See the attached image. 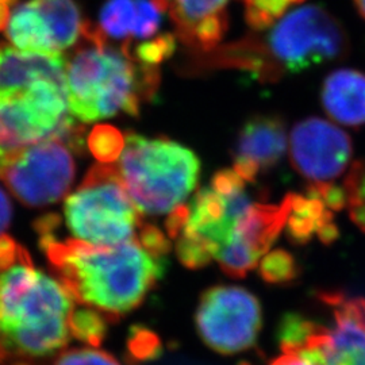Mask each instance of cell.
<instances>
[{"instance_id": "obj_1", "label": "cell", "mask_w": 365, "mask_h": 365, "mask_svg": "<svg viewBox=\"0 0 365 365\" xmlns=\"http://www.w3.org/2000/svg\"><path fill=\"white\" fill-rule=\"evenodd\" d=\"M58 225L56 215L36 223L54 276L76 303L98 310L108 321L140 306L167 271V255L146 248L138 235L114 247H95L73 238L60 240Z\"/></svg>"}, {"instance_id": "obj_2", "label": "cell", "mask_w": 365, "mask_h": 365, "mask_svg": "<svg viewBox=\"0 0 365 365\" xmlns=\"http://www.w3.org/2000/svg\"><path fill=\"white\" fill-rule=\"evenodd\" d=\"M75 304L56 276L36 268L26 249L0 235V365H36L63 351Z\"/></svg>"}, {"instance_id": "obj_3", "label": "cell", "mask_w": 365, "mask_h": 365, "mask_svg": "<svg viewBox=\"0 0 365 365\" xmlns=\"http://www.w3.org/2000/svg\"><path fill=\"white\" fill-rule=\"evenodd\" d=\"M265 36H249L218 53L220 63L253 75L262 83H276L315 66L348 57L349 36L339 19L317 4L288 13Z\"/></svg>"}, {"instance_id": "obj_4", "label": "cell", "mask_w": 365, "mask_h": 365, "mask_svg": "<svg viewBox=\"0 0 365 365\" xmlns=\"http://www.w3.org/2000/svg\"><path fill=\"white\" fill-rule=\"evenodd\" d=\"M81 41L66 64L69 114L84 123L119 114L138 115L141 103L156 93L157 66L137 61L88 22Z\"/></svg>"}, {"instance_id": "obj_5", "label": "cell", "mask_w": 365, "mask_h": 365, "mask_svg": "<svg viewBox=\"0 0 365 365\" xmlns=\"http://www.w3.org/2000/svg\"><path fill=\"white\" fill-rule=\"evenodd\" d=\"M128 194L144 214H168L195 190L200 161L184 145L168 138L125 134L117 165Z\"/></svg>"}, {"instance_id": "obj_6", "label": "cell", "mask_w": 365, "mask_h": 365, "mask_svg": "<svg viewBox=\"0 0 365 365\" xmlns=\"http://www.w3.org/2000/svg\"><path fill=\"white\" fill-rule=\"evenodd\" d=\"M235 170L217 172L188 206L170 212L167 230L187 268H202L229 245L238 220L255 203L248 185Z\"/></svg>"}, {"instance_id": "obj_7", "label": "cell", "mask_w": 365, "mask_h": 365, "mask_svg": "<svg viewBox=\"0 0 365 365\" xmlns=\"http://www.w3.org/2000/svg\"><path fill=\"white\" fill-rule=\"evenodd\" d=\"M140 212L113 163L93 165L64 203V220L73 240L95 247L135 238L143 227Z\"/></svg>"}, {"instance_id": "obj_8", "label": "cell", "mask_w": 365, "mask_h": 365, "mask_svg": "<svg viewBox=\"0 0 365 365\" xmlns=\"http://www.w3.org/2000/svg\"><path fill=\"white\" fill-rule=\"evenodd\" d=\"M66 84L39 80L0 92V165L14 153L52 138L83 144V129L69 114Z\"/></svg>"}, {"instance_id": "obj_9", "label": "cell", "mask_w": 365, "mask_h": 365, "mask_svg": "<svg viewBox=\"0 0 365 365\" xmlns=\"http://www.w3.org/2000/svg\"><path fill=\"white\" fill-rule=\"evenodd\" d=\"M75 149L78 146L64 138L31 145L3 161L0 180L25 206L56 203L68 194L75 179Z\"/></svg>"}, {"instance_id": "obj_10", "label": "cell", "mask_w": 365, "mask_h": 365, "mask_svg": "<svg viewBox=\"0 0 365 365\" xmlns=\"http://www.w3.org/2000/svg\"><path fill=\"white\" fill-rule=\"evenodd\" d=\"M195 321L207 346L222 354H235L256 344L262 314L259 300L245 288L217 286L202 295Z\"/></svg>"}, {"instance_id": "obj_11", "label": "cell", "mask_w": 365, "mask_h": 365, "mask_svg": "<svg viewBox=\"0 0 365 365\" xmlns=\"http://www.w3.org/2000/svg\"><path fill=\"white\" fill-rule=\"evenodd\" d=\"M86 25L73 0H29L14 9L6 36L22 52L63 54L81 39Z\"/></svg>"}, {"instance_id": "obj_12", "label": "cell", "mask_w": 365, "mask_h": 365, "mask_svg": "<svg viewBox=\"0 0 365 365\" xmlns=\"http://www.w3.org/2000/svg\"><path fill=\"white\" fill-rule=\"evenodd\" d=\"M352 155L351 137L333 122L307 118L292 128L289 158L310 185L334 184L349 168Z\"/></svg>"}, {"instance_id": "obj_13", "label": "cell", "mask_w": 365, "mask_h": 365, "mask_svg": "<svg viewBox=\"0 0 365 365\" xmlns=\"http://www.w3.org/2000/svg\"><path fill=\"white\" fill-rule=\"evenodd\" d=\"M287 210V197L279 205L253 203L237 222L229 245L215 259L222 271L230 277H244L253 271L286 227Z\"/></svg>"}, {"instance_id": "obj_14", "label": "cell", "mask_w": 365, "mask_h": 365, "mask_svg": "<svg viewBox=\"0 0 365 365\" xmlns=\"http://www.w3.org/2000/svg\"><path fill=\"white\" fill-rule=\"evenodd\" d=\"M319 300L330 309L333 327L303 351L315 353L324 365H365L364 298L322 291Z\"/></svg>"}, {"instance_id": "obj_15", "label": "cell", "mask_w": 365, "mask_h": 365, "mask_svg": "<svg viewBox=\"0 0 365 365\" xmlns=\"http://www.w3.org/2000/svg\"><path fill=\"white\" fill-rule=\"evenodd\" d=\"M287 149L284 119L276 114L249 118L238 131L233 170L250 184L282 161Z\"/></svg>"}, {"instance_id": "obj_16", "label": "cell", "mask_w": 365, "mask_h": 365, "mask_svg": "<svg viewBox=\"0 0 365 365\" xmlns=\"http://www.w3.org/2000/svg\"><path fill=\"white\" fill-rule=\"evenodd\" d=\"M165 14L168 0H107L98 29L105 38L120 41L119 46L129 49L138 39L156 38Z\"/></svg>"}, {"instance_id": "obj_17", "label": "cell", "mask_w": 365, "mask_h": 365, "mask_svg": "<svg viewBox=\"0 0 365 365\" xmlns=\"http://www.w3.org/2000/svg\"><path fill=\"white\" fill-rule=\"evenodd\" d=\"M170 16L180 38L200 51H212L227 26L229 0H168Z\"/></svg>"}, {"instance_id": "obj_18", "label": "cell", "mask_w": 365, "mask_h": 365, "mask_svg": "<svg viewBox=\"0 0 365 365\" xmlns=\"http://www.w3.org/2000/svg\"><path fill=\"white\" fill-rule=\"evenodd\" d=\"M287 221L284 230L294 244L303 245L318 238L331 244L339 238V226L334 221V210L327 206L324 197L309 185L304 194H288Z\"/></svg>"}, {"instance_id": "obj_19", "label": "cell", "mask_w": 365, "mask_h": 365, "mask_svg": "<svg viewBox=\"0 0 365 365\" xmlns=\"http://www.w3.org/2000/svg\"><path fill=\"white\" fill-rule=\"evenodd\" d=\"M66 64L63 54L22 52L0 45V92L19 90L39 80L66 83Z\"/></svg>"}, {"instance_id": "obj_20", "label": "cell", "mask_w": 365, "mask_h": 365, "mask_svg": "<svg viewBox=\"0 0 365 365\" xmlns=\"http://www.w3.org/2000/svg\"><path fill=\"white\" fill-rule=\"evenodd\" d=\"M321 103L333 120L349 128L365 125V73L339 68L327 75L321 88Z\"/></svg>"}, {"instance_id": "obj_21", "label": "cell", "mask_w": 365, "mask_h": 365, "mask_svg": "<svg viewBox=\"0 0 365 365\" xmlns=\"http://www.w3.org/2000/svg\"><path fill=\"white\" fill-rule=\"evenodd\" d=\"M244 7V15L248 26L256 33L265 31L274 26L289 9L295 0H240Z\"/></svg>"}, {"instance_id": "obj_22", "label": "cell", "mask_w": 365, "mask_h": 365, "mask_svg": "<svg viewBox=\"0 0 365 365\" xmlns=\"http://www.w3.org/2000/svg\"><path fill=\"white\" fill-rule=\"evenodd\" d=\"M69 330L73 339L96 348L105 339L107 317L91 307L73 309L69 318Z\"/></svg>"}, {"instance_id": "obj_23", "label": "cell", "mask_w": 365, "mask_h": 365, "mask_svg": "<svg viewBox=\"0 0 365 365\" xmlns=\"http://www.w3.org/2000/svg\"><path fill=\"white\" fill-rule=\"evenodd\" d=\"M297 259L284 249H276L264 256L260 262V276L269 284L286 286L299 277Z\"/></svg>"}, {"instance_id": "obj_24", "label": "cell", "mask_w": 365, "mask_h": 365, "mask_svg": "<svg viewBox=\"0 0 365 365\" xmlns=\"http://www.w3.org/2000/svg\"><path fill=\"white\" fill-rule=\"evenodd\" d=\"M344 191L349 217L357 227L365 232V163H353L344 180Z\"/></svg>"}, {"instance_id": "obj_25", "label": "cell", "mask_w": 365, "mask_h": 365, "mask_svg": "<svg viewBox=\"0 0 365 365\" xmlns=\"http://www.w3.org/2000/svg\"><path fill=\"white\" fill-rule=\"evenodd\" d=\"M125 145V137L111 126H98L88 138L90 150L101 163H114Z\"/></svg>"}, {"instance_id": "obj_26", "label": "cell", "mask_w": 365, "mask_h": 365, "mask_svg": "<svg viewBox=\"0 0 365 365\" xmlns=\"http://www.w3.org/2000/svg\"><path fill=\"white\" fill-rule=\"evenodd\" d=\"M53 365H120L117 359L101 349L73 348L60 353Z\"/></svg>"}, {"instance_id": "obj_27", "label": "cell", "mask_w": 365, "mask_h": 365, "mask_svg": "<svg viewBox=\"0 0 365 365\" xmlns=\"http://www.w3.org/2000/svg\"><path fill=\"white\" fill-rule=\"evenodd\" d=\"M130 351L140 360L156 356L158 353V339L148 330L135 327L134 333L131 334Z\"/></svg>"}, {"instance_id": "obj_28", "label": "cell", "mask_w": 365, "mask_h": 365, "mask_svg": "<svg viewBox=\"0 0 365 365\" xmlns=\"http://www.w3.org/2000/svg\"><path fill=\"white\" fill-rule=\"evenodd\" d=\"M13 218V206L9 195L4 192L3 188H0V235L9 227Z\"/></svg>"}, {"instance_id": "obj_29", "label": "cell", "mask_w": 365, "mask_h": 365, "mask_svg": "<svg viewBox=\"0 0 365 365\" xmlns=\"http://www.w3.org/2000/svg\"><path fill=\"white\" fill-rule=\"evenodd\" d=\"M269 365H317L312 359L300 352H283Z\"/></svg>"}, {"instance_id": "obj_30", "label": "cell", "mask_w": 365, "mask_h": 365, "mask_svg": "<svg viewBox=\"0 0 365 365\" xmlns=\"http://www.w3.org/2000/svg\"><path fill=\"white\" fill-rule=\"evenodd\" d=\"M15 3L16 0H0V31L6 30L11 15V7Z\"/></svg>"}, {"instance_id": "obj_31", "label": "cell", "mask_w": 365, "mask_h": 365, "mask_svg": "<svg viewBox=\"0 0 365 365\" xmlns=\"http://www.w3.org/2000/svg\"><path fill=\"white\" fill-rule=\"evenodd\" d=\"M353 3H354L359 14L361 15V18L365 19V0H353Z\"/></svg>"}, {"instance_id": "obj_32", "label": "cell", "mask_w": 365, "mask_h": 365, "mask_svg": "<svg viewBox=\"0 0 365 365\" xmlns=\"http://www.w3.org/2000/svg\"><path fill=\"white\" fill-rule=\"evenodd\" d=\"M302 1H304V0H295V4H299Z\"/></svg>"}, {"instance_id": "obj_33", "label": "cell", "mask_w": 365, "mask_h": 365, "mask_svg": "<svg viewBox=\"0 0 365 365\" xmlns=\"http://www.w3.org/2000/svg\"><path fill=\"white\" fill-rule=\"evenodd\" d=\"M241 365H249V364H241Z\"/></svg>"}]
</instances>
